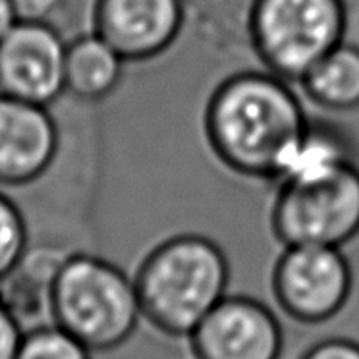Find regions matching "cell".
Here are the masks:
<instances>
[{
  "instance_id": "obj_9",
  "label": "cell",
  "mask_w": 359,
  "mask_h": 359,
  "mask_svg": "<svg viewBox=\"0 0 359 359\" xmlns=\"http://www.w3.org/2000/svg\"><path fill=\"white\" fill-rule=\"evenodd\" d=\"M66 45L53 24L16 22L0 39V95L43 107L58 101Z\"/></svg>"
},
{
  "instance_id": "obj_19",
  "label": "cell",
  "mask_w": 359,
  "mask_h": 359,
  "mask_svg": "<svg viewBox=\"0 0 359 359\" xmlns=\"http://www.w3.org/2000/svg\"><path fill=\"white\" fill-rule=\"evenodd\" d=\"M22 327L14 313L0 302V359H16L25 334Z\"/></svg>"
},
{
  "instance_id": "obj_17",
  "label": "cell",
  "mask_w": 359,
  "mask_h": 359,
  "mask_svg": "<svg viewBox=\"0 0 359 359\" xmlns=\"http://www.w3.org/2000/svg\"><path fill=\"white\" fill-rule=\"evenodd\" d=\"M297 359H359V342L346 336H328L307 346Z\"/></svg>"
},
{
  "instance_id": "obj_20",
  "label": "cell",
  "mask_w": 359,
  "mask_h": 359,
  "mask_svg": "<svg viewBox=\"0 0 359 359\" xmlns=\"http://www.w3.org/2000/svg\"><path fill=\"white\" fill-rule=\"evenodd\" d=\"M16 10L12 0H0V39L12 29V25L16 24Z\"/></svg>"
},
{
  "instance_id": "obj_13",
  "label": "cell",
  "mask_w": 359,
  "mask_h": 359,
  "mask_svg": "<svg viewBox=\"0 0 359 359\" xmlns=\"http://www.w3.org/2000/svg\"><path fill=\"white\" fill-rule=\"evenodd\" d=\"M355 163V147L346 130L332 122L309 118L304 132L290 149L280 176L274 184L319 178Z\"/></svg>"
},
{
  "instance_id": "obj_18",
  "label": "cell",
  "mask_w": 359,
  "mask_h": 359,
  "mask_svg": "<svg viewBox=\"0 0 359 359\" xmlns=\"http://www.w3.org/2000/svg\"><path fill=\"white\" fill-rule=\"evenodd\" d=\"M18 22L53 24L66 6V0H12Z\"/></svg>"
},
{
  "instance_id": "obj_4",
  "label": "cell",
  "mask_w": 359,
  "mask_h": 359,
  "mask_svg": "<svg viewBox=\"0 0 359 359\" xmlns=\"http://www.w3.org/2000/svg\"><path fill=\"white\" fill-rule=\"evenodd\" d=\"M346 0H250L248 41L261 68L296 83L346 41Z\"/></svg>"
},
{
  "instance_id": "obj_12",
  "label": "cell",
  "mask_w": 359,
  "mask_h": 359,
  "mask_svg": "<svg viewBox=\"0 0 359 359\" xmlns=\"http://www.w3.org/2000/svg\"><path fill=\"white\" fill-rule=\"evenodd\" d=\"M68 255L70 253L66 250L48 243L27 248L16 269L0 282V302L22 325L50 311L56 276Z\"/></svg>"
},
{
  "instance_id": "obj_3",
  "label": "cell",
  "mask_w": 359,
  "mask_h": 359,
  "mask_svg": "<svg viewBox=\"0 0 359 359\" xmlns=\"http://www.w3.org/2000/svg\"><path fill=\"white\" fill-rule=\"evenodd\" d=\"M48 313L53 325L91 353L122 348L143 320L133 276L109 259L81 251L64 261Z\"/></svg>"
},
{
  "instance_id": "obj_8",
  "label": "cell",
  "mask_w": 359,
  "mask_h": 359,
  "mask_svg": "<svg viewBox=\"0 0 359 359\" xmlns=\"http://www.w3.org/2000/svg\"><path fill=\"white\" fill-rule=\"evenodd\" d=\"M186 0H93L91 32L128 64L166 55L186 27Z\"/></svg>"
},
{
  "instance_id": "obj_10",
  "label": "cell",
  "mask_w": 359,
  "mask_h": 359,
  "mask_svg": "<svg viewBox=\"0 0 359 359\" xmlns=\"http://www.w3.org/2000/svg\"><path fill=\"white\" fill-rule=\"evenodd\" d=\"M60 130L48 107L0 95V188H25L55 164Z\"/></svg>"
},
{
  "instance_id": "obj_5",
  "label": "cell",
  "mask_w": 359,
  "mask_h": 359,
  "mask_svg": "<svg viewBox=\"0 0 359 359\" xmlns=\"http://www.w3.org/2000/svg\"><path fill=\"white\" fill-rule=\"evenodd\" d=\"M269 228L282 248H340L359 236V164L319 178L274 184Z\"/></svg>"
},
{
  "instance_id": "obj_16",
  "label": "cell",
  "mask_w": 359,
  "mask_h": 359,
  "mask_svg": "<svg viewBox=\"0 0 359 359\" xmlns=\"http://www.w3.org/2000/svg\"><path fill=\"white\" fill-rule=\"evenodd\" d=\"M16 359H91V351L56 325L25 332Z\"/></svg>"
},
{
  "instance_id": "obj_15",
  "label": "cell",
  "mask_w": 359,
  "mask_h": 359,
  "mask_svg": "<svg viewBox=\"0 0 359 359\" xmlns=\"http://www.w3.org/2000/svg\"><path fill=\"white\" fill-rule=\"evenodd\" d=\"M29 248V230L22 209L0 191V282L22 261Z\"/></svg>"
},
{
  "instance_id": "obj_7",
  "label": "cell",
  "mask_w": 359,
  "mask_h": 359,
  "mask_svg": "<svg viewBox=\"0 0 359 359\" xmlns=\"http://www.w3.org/2000/svg\"><path fill=\"white\" fill-rule=\"evenodd\" d=\"M194 359H282L286 334L278 315L251 296H230L188 336Z\"/></svg>"
},
{
  "instance_id": "obj_14",
  "label": "cell",
  "mask_w": 359,
  "mask_h": 359,
  "mask_svg": "<svg viewBox=\"0 0 359 359\" xmlns=\"http://www.w3.org/2000/svg\"><path fill=\"white\" fill-rule=\"evenodd\" d=\"M297 87L319 109L344 114L359 110V45L342 41L320 58Z\"/></svg>"
},
{
  "instance_id": "obj_11",
  "label": "cell",
  "mask_w": 359,
  "mask_h": 359,
  "mask_svg": "<svg viewBox=\"0 0 359 359\" xmlns=\"http://www.w3.org/2000/svg\"><path fill=\"white\" fill-rule=\"evenodd\" d=\"M126 60L97 33L68 41L64 62V93L81 104H99L116 93Z\"/></svg>"
},
{
  "instance_id": "obj_6",
  "label": "cell",
  "mask_w": 359,
  "mask_h": 359,
  "mask_svg": "<svg viewBox=\"0 0 359 359\" xmlns=\"http://www.w3.org/2000/svg\"><path fill=\"white\" fill-rule=\"evenodd\" d=\"M353 290V269L340 248H282L271 271L276 307L290 320L319 327L338 317Z\"/></svg>"
},
{
  "instance_id": "obj_2",
  "label": "cell",
  "mask_w": 359,
  "mask_h": 359,
  "mask_svg": "<svg viewBox=\"0 0 359 359\" xmlns=\"http://www.w3.org/2000/svg\"><path fill=\"white\" fill-rule=\"evenodd\" d=\"M141 315L158 334L188 340L228 296L230 261L209 236L184 232L158 242L133 274Z\"/></svg>"
},
{
  "instance_id": "obj_1",
  "label": "cell",
  "mask_w": 359,
  "mask_h": 359,
  "mask_svg": "<svg viewBox=\"0 0 359 359\" xmlns=\"http://www.w3.org/2000/svg\"><path fill=\"white\" fill-rule=\"evenodd\" d=\"M296 83L265 68L230 72L207 95L203 137L236 178L273 184L309 122Z\"/></svg>"
}]
</instances>
